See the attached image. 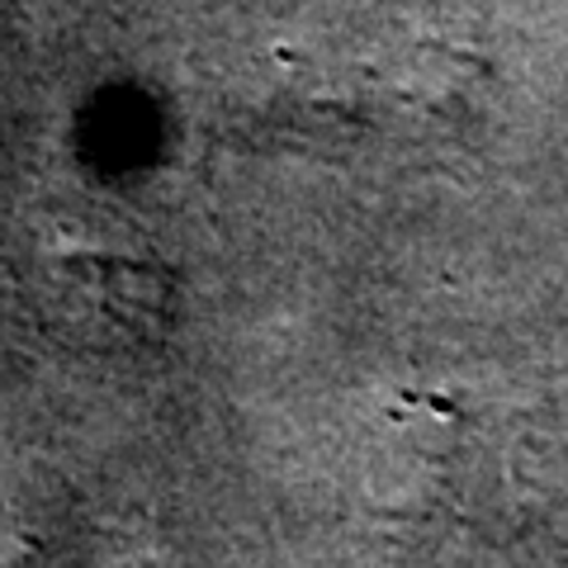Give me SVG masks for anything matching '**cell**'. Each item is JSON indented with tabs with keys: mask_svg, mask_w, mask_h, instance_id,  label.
I'll return each mask as SVG.
<instances>
[{
	"mask_svg": "<svg viewBox=\"0 0 568 568\" xmlns=\"http://www.w3.org/2000/svg\"><path fill=\"white\" fill-rule=\"evenodd\" d=\"M39 313L81 351L148 346L171 323L175 284L152 256L119 246H62L39 265Z\"/></svg>",
	"mask_w": 568,
	"mask_h": 568,
	"instance_id": "cell-1",
	"label": "cell"
}]
</instances>
